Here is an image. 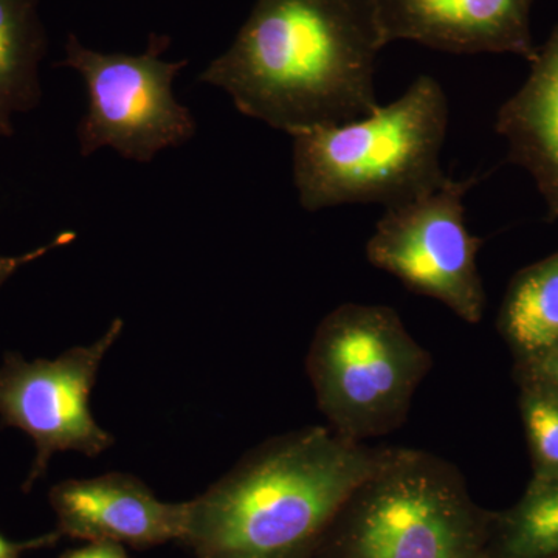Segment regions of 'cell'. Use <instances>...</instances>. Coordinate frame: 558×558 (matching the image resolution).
<instances>
[{
  "label": "cell",
  "instance_id": "cell-1",
  "mask_svg": "<svg viewBox=\"0 0 558 558\" xmlns=\"http://www.w3.org/2000/svg\"><path fill=\"white\" fill-rule=\"evenodd\" d=\"M385 47L374 0H256L199 81L293 137L379 108L374 78Z\"/></svg>",
  "mask_w": 558,
  "mask_h": 558
},
{
  "label": "cell",
  "instance_id": "cell-2",
  "mask_svg": "<svg viewBox=\"0 0 558 558\" xmlns=\"http://www.w3.org/2000/svg\"><path fill=\"white\" fill-rule=\"evenodd\" d=\"M391 449L306 427L267 440L189 501L196 558H307Z\"/></svg>",
  "mask_w": 558,
  "mask_h": 558
},
{
  "label": "cell",
  "instance_id": "cell-3",
  "mask_svg": "<svg viewBox=\"0 0 558 558\" xmlns=\"http://www.w3.org/2000/svg\"><path fill=\"white\" fill-rule=\"evenodd\" d=\"M449 98L438 80L418 75L369 116L293 135V183L301 207H400L447 182L440 165Z\"/></svg>",
  "mask_w": 558,
  "mask_h": 558
},
{
  "label": "cell",
  "instance_id": "cell-4",
  "mask_svg": "<svg viewBox=\"0 0 558 558\" xmlns=\"http://www.w3.org/2000/svg\"><path fill=\"white\" fill-rule=\"evenodd\" d=\"M306 365L328 427L365 442L402 427L433 359L392 307L344 303L319 323Z\"/></svg>",
  "mask_w": 558,
  "mask_h": 558
},
{
  "label": "cell",
  "instance_id": "cell-5",
  "mask_svg": "<svg viewBox=\"0 0 558 558\" xmlns=\"http://www.w3.org/2000/svg\"><path fill=\"white\" fill-rule=\"evenodd\" d=\"M336 519L339 558H481L483 550L461 472L427 451L389 450Z\"/></svg>",
  "mask_w": 558,
  "mask_h": 558
},
{
  "label": "cell",
  "instance_id": "cell-6",
  "mask_svg": "<svg viewBox=\"0 0 558 558\" xmlns=\"http://www.w3.org/2000/svg\"><path fill=\"white\" fill-rule=\"evenodd\" d=\"M168 35L149 36L142 54L101 53L70 33L65 60L54 68L76 70L86 84V116L78 126L81 156L102 148L148 163L160 150L178 148L196 134V120L180 105L172 84L189 61H165Z\"/></svg>",
  "mask_w": 558,
  "mask_h": 558
},
{
  "label": "cell",
  "instance_id": "cell-7",
  "mask_svg": "<svg viewBox=\"0 0 558 558\" xmlns=\"http://www.w3.org/2000/svg\"><path fill=\"white\" fill-rule=\"evenodd\" d=\"M476 183V175L449 178L421 199L385 209L365 247L371 266L470 325L481 322L487 301L478 267L484 240L465 222L464 199Z\"/></svg>",
  "mask_w": 558,
  "mask_h": 558
},
{
  "label": "cell",
  "instance_id": "cell-8",
  "mask_svg": "<svg viewBox=\"0 0 558 558\" xmlns=\"http://www.w3.org/2000/svg\"><path fill=\"white\" fill-rule=\"evenodd\" d=\"M123 328V319L116 318L100 339L53 360L28 362L7 352L0 366V422L22 429L36 447L25 492L44 476L58 451L94 458L113 446L112 435L92 416L89 402L102 360Z\"/></svg>",
  "mask_w": 558,
  "mask_h": 558
},
{
  "label": "cell",
  "instance_id": "cell-9",
  "mask_svg": "<svg viewBox=\"0 0 558 558\" xmlns=\"http://www.w3.org/2000/svg\"><path fill=\"white\" fill-rule=\"evenodd\" d=\"M49 501L61 537L150 548L182 542L189 501L163 502L128 473L68 480L51 487Z\"/></svg>",
  "mask_w": 558,
  "mask_h": 558
},
{
  "label": "cell",
  "instance_id": "cell-10",
  "mask_svg": "<svg viewBox=\"0 0 558 558\" xmlns=\"http://www.w3.org/2000/svg\"><path fill=\"white\" fill-rule=\"evenodd\" d=\"M535 0H374L387 46L413 40L453 54L509 53L531 62Z\"/></svg>",
  "mask_w": 558,
  "mask_h": 558
},
{
  "label": "cell",
  "instance_id": "cell-11",
  "mask_svg": "<svg viewBox=\"0 0 558 558\" xmlns=\"http://www.w3.org/2000/svg\"><path fill=\"white\" fill-rule=\"evenodd\" d=\"M495 131L510 163L534 180L549 220H558V24L538 47L523 86L502 102Z\"/></svg>",
  "mask_w": 558,
  "mask_h": 558
},
{
  "label": "cell",
  "instance_id": "cell-12",
  "mask_svg": "<svg viewBox=\"0 0 558 558\" xmlns=\"http://www.w3.org/2000/svg\"><path fill=\"white\" fill-rule=\"evenodd\" d=\"M40 0H0V137H13L16 113L43 100L39 65L47 53Z\"/></svg>",
  "mask_w": 558,
  "mask_h": 558
},
{
  "label": "cell",
  "instance_id": "cell-13",
  "mask_svg": "<svg viewBox=\"0 0 558 558\" xmlns=\"http://www.w3.org/2000/svg\"><path fill=\"white\" fill-rule=\"evenodd\" d=\"M498 329L519 362L558 348V252L512 279L499 311Z\"/></svg>",
  "mask_w": 558,
  "mask_h": 558
},
{
  "label": "cell",
  "instance_id": "cell-14",
  "mask_svg": "<svg viewBox=\"0 0 558 558\" xmlns=\"http://www.w3.org/2000/svg\"><path fill=\"white\" fill-rule=\"evenodd\" d=\"M502 550L509 558L558 556V481L531 483L502 521Z\"/></svg>",
  "mask_w": 558,
  "mask_h": 558
},
{
  "label": "cell",
  "instance_id": "cell-15",
  "mask_svg": "<svg viewBox=\"0 0 558 558\" xmlns=\"http://www.w3.org/2000/svg\"><path fill=\"white\" fill-rule=\"evenodd\" d=\"M520 410L534 465L532 483L558 481V392L520 381Z\"/></svg>",
  "mask_w": 558,
  "mask_h": 558
},
{
  "label": "cell",
  "instance_id": "cell-16",
  "mask_svg": "<svg viewBox=\"0 0 558 558\" xmlns=\"http://www.w3.org/2000/svg\"><path fill=\"white\" fill-rule=\"evenodd\" d=\"M75 231H61L49 244L40 245V247L31 250V252L22 253V255L17 256L0 255V288H2L21 267L35 263V260L43 258V256L49 255L53 250L65 247L70 242L75 241Z\"/></svg>",
  "mask_w": 558,
  "mask_h": 558
},
{
  "label": "cell",
  "instance_id": "cell-17",
  "mask_svg": "<svg viewBox=\"0 0 558 558\" xmlns=\"http://www.w3.org/2000/svg\"><path fill=\"white\" fill-rule=\"evenodd\" d=\"M519 363L520 381L542 385L558 392V348Z\"/></svg>",
  "mask_w": 558,
  "mask_h": 558
},
{
  "label": "cell",
  "instance_id": "cell-18",
  "mask_svg": "<svg viewBox=\"0 0 558 558\" xmlns=\"http://www.w3.org/2000/svg\"><path fill=\"white\" fill-rule=\"evenodd\" d=\"M60 538L61 535L57 531L43 535V537L27 539V542H11L0 534V558H22L28 550L53 546Z\"/></svg>",
  "mask_w": 558,
  "mask_h": 558
},
{
  "label": "cell",
  "instance_id": "cell-19",
  "mask_svg": "<svg viewBox=\"0 0 558 558\" xmlns=\"http://www.w3.org/2000/svg\"><path fill=\"white\" fill-rule=\"evenodd\" d=\"M60 558H130L124 546L110 542H90L78 549L68 550Z\"/></svg>",
  "mask_w": 558,
  "mask_h": 558
},
{
  "label": "cell",
  "instance_id": "cell-20",
  "mask_svg": "<svg viewBox=\"0 0 558 558\" xmlns=\"http://www.w3.org/2000/svg\"><path fill=\"white\" fill-rule=\"evenodd\" d=\"M549 558H558V557L556 556V557H549Z\"/></svg>",
  "mask_w": 558,
  "mask_h": 558
}]
</instances>
